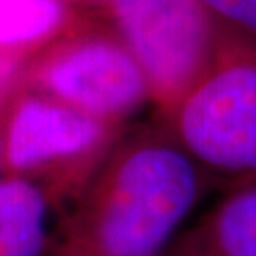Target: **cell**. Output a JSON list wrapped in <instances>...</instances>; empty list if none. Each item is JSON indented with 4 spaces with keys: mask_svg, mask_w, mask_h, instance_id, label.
<instances>
[{
    "mask_svg": "<svg viewBox=\"0 0 256 256\" xmlns=\"http://www.w3.org/2000/svg\"><path fill=\"white\" fill-rule=\"evenodd\" d=\"M46 194L23 174L0 178V256H44L50 241Z\"/></svg>",
    "mask_w": 256,
    "mask_h": 256,
    "instance_id": "52a82bcc",
    "label": "cell"
},
{
    "mask_svg": "<svg viewBox=\"0 0 256 256\" xmlns=\"http://www.w3.org/2000/svg\"><path fill=\"white\" fill-rule=\"evenodd\" d=\"M200 190L198 165L184 150L129 148L93 186L55 256H164Z\"/></svg>",
    "mask_w": 256,
    "mask_h": 256,
    "instance_id": "6da1fadb",
    "label": "cell"
},
{
    "mask_svg": "<svg viewBox=\"0 0 256 256\" xmlns=\"http://www.w3.org/2000/svg\"><path fill=\"white\" fill-rule=\"evenodd\" d=\"M178 137L194 164L256 178V64H234L190 95Z\"/></svg>",
    "mask_w": 256,
    "mask_h": 256,
    "instance_id": "7a4b0ae2",
    "label": "cell"
},
{
    "mask_svg": "<svg viewBox=\"0 0 256 256\" xmlns=\"http://www.w3.org/2000/svg\"><path fill=\"white\" fill-rule=\"evenodd\" d=\"M164 256H256V184L230 196Z\"/></svg>",
    "mask_w": 256,
    "mask_h": 256,
    "instance_id": "8992f818",
    "label": "cell"
},
{
    "mask_svg": "<svg viewBox=\"0 0 256 256\" xmlns=\"http://www.w3.org/2000/svg\"><path fill=\"white\" fill-rule=\"evenodd\" d=\"M42 82L63 101L92 114L129 110L146 90L135 57L106 42L82 44L55 57Z\"/></svg>",
    "mask_w": 256,
    "mask_h": 256,
    "instance_id": "277c9868",
    "label": "cell"
},
{
    "mask_svg": "<svg viewBox=\"0 0 256 256\" xmlns=\"http://www.w3.org/2000/svg\"><path fill=\"white\" fill-rule=\"evenodd\" d=\"M2 162H4V138L0 135V167H2Z\"/></svg>",
    "mask_w": 256,
    "mask_h": 256,
    "instance_id": "8fae6325",
    "label": "cell"
},
{
    "mask_svg": "<svg viewBox=\"0 0 256 256\" xmlns=\"http://www.w3.org/2000/svg\"><path fill=\"white\" fill-rule=\"evenodd\" d=\"M101 137V126L82 112L28 99L18 106L4 138V162L30 171L59 158L78 154Z\"/></svg>",
    "mask_w": 256,
    "mask_h": 256,
    "instance_id": "5b68a950",
    "label": "cell"
},
{
    "mask_svg": "<svg viewBox=\"0 0 256 256\" xmlns=\"http://www.w3.org/2000/svg\"><path fill=\"white\" fill-rule=\"evenodd\" d=\"M133 57L162 92H178L202 66L209 28L200 0H114Z\"/></svg>",
    "mask_w": 256,
    "mask_h": 256,
    "instance_id": "3957f363",
    "label": "cell"
},
{
    "mask_svg": "<svg viewBox=\"0 0 256 256\" xmlns=\"http://www.w3.org/2000/svg\"><path fill=\"white\" fill-rule=\"evenodd\" d=\"M222 18L256 34V0H200Z\"/></svg>",
    "mask_w": 256,
    "mask_h": 256,
    "instance_id": "9c48e42d",
    "label": "cell"
},
{
    "mask_svg": "<svg viewBox=\"0 0 256 256\" xmlns=\"http://www.w3.org/2000/svg\"><path fill=\"white\" fill-rule=\"evenodd\" d=\"M61 19L63 6L59 0H0V48L40 40Z\"/></svg>",
    "mask_w": 256,
    "mask_h": 256,
    "instance_id": "ba28073f",
    "label": "cell"
},
{
    "mask_svg": "<svg viewBox=\"0 0 256 256\" xmlns=\"http://www.w3.org/2000/svg\"><path fill=\"white\" fill-rule=\"evenodd\" d=\"M16 59L8 55L0 48V90H4V86L12 80V76L16 72Z\"/></svg>",
    "mask_w": 256,
    "mask_h": 256,
    "instance_id": "30bf717a",
    "label": "cell"
}]
</instances>
